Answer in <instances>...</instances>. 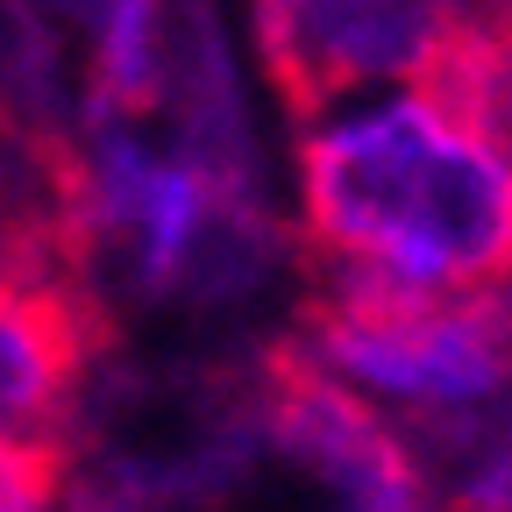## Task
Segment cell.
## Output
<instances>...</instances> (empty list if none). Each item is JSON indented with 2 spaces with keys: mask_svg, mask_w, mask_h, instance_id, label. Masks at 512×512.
<instances>
[{
  "mask_svg": "<svg viewBox=\"0 0 512 512\" xmlns=\"http://www.w3.org/2000/svg\"><path fill=\"white\" fill-rule=\"evenodd\" d=\"M271 441L299 456L313 477H328L342 512H427V477L413 463L406 434L363 406L356 392L306 370L292 349L271 356V399H264Z\"/></svg>",
  "mask_w": 512,
  "mask_h": 512,
  "instance_id": "4",
  "label": "cell"
},
{
  "mask_svg": "<svg viewBox=\"0 0 512 512\" xmlns=\"http://www.w3.org/2000/svg\"><path fill=\"white\" fill-rule=\"evenodd\" d=\"M72 512H143L136 498H86V505H72Z\"/></svg>",
  "mask_w": 512,
  "mask_h": 512,
  "instance_id": "8",
  "label": "cell"
},
{
  "mask_svg": "<svg viewBox=\"0 0 512 512\" xmlns=\"http://www.w3.org/2000/svg\"><path fill=\"white\" fill-rule=\"evenodd\" d=\"M306 370L356 392L363 406H413L427 420L477 413L505 384V299H370L328 292L306 306L292 342Z\"/></svg>",
  "mask_w": 512,
  "mask_h": 512,
  "instance_id": "2",
  "label": "cell"
},
{
  "mask_svg": "<svg viewBox=\"0 0 512 512\" xmlns=\"http://www.w3.org/2000/svg\"><path fill=\"white\" fill-rule=\"evenodd\" d=\"M164 8L157 0H100V22H93V86L114 114H143L164 86Z\"/></svg>",
  "mask_w": 512,
  "mask_h": 512,
  "instance_id": "6",
  "label": "cell"
},
{
  "mask_svg": "<svg viewBox=\"0 0 512 512\" xmlns=\"http://www.w3.org/2000/svg\"><path fill=\"white\" fill-rule=\"evenodd\" d=\"M498 36V0H256L264 72L299 114L434 86Z\"/></svg>",
  "mask_w": 512,
  "mask_h": 512,
  "instance_id": "3",
  "label": "cell"
},
{
  "mask_svg": "<svg viewBox=\"0 0 512 512\" xmlns=\"http://www.w3.org/2000/svg\"><path fill=\"white\" fill-rule=\"evenodd\" d=\"M72 484L64 441H15L0 434V512H57Z\"/></svg>",
  "mask_w": 512,
  "mask_h": 512,
  "instance_id": "7",
  "label": "cell"
},
{
  "mask_svg": "<svg viewBox=\"0 0 512 512\" xmlns=\"http://www.w3.org/2000/svg\"><path fill=\"white\" fill-rule=\"evenodd\" d=\"M299 235L328 292L477 299L512 256V150L434 86L306 114Z\"/></svg>",
  "mask_w": 512,
  "mask_h": 512,
  "instance_id": "1",
  "label": "cell"
},
{
  "mask_svg": "<svg viewBox=\"0 0 512 512\" xmlns=\"http://www.w3.org/2000/svg\"><path fill=\"white\" fill-rule=\"evenodd\" d=\"M93 342H100V320L79 278L0 256V434L64 441Z\"/></svg>",
  "mask_w": 512,
  "mask_h": 512,
  "instance_id": "5",
  "label": "cell"
}]
</instances>
